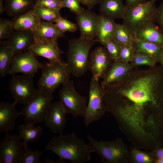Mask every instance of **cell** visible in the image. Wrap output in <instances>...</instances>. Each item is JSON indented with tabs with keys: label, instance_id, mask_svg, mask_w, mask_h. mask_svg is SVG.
<instances>
[{
	"label": "cell",
	"instance_id": "cell-1",
	"mask_svg": "<svg viewBox=\"0 0 163 163\" xmlns=\"http://www.w3.org/2000/svg\"><path fill=\"white\" fill-rule=\"evenodd\" d=\"M110 106L130 123L149 124L163 113V67H135L116 85L105 88Z\"/></svg>",
	"mask_w": 163,
	"mask_h": 163
},
{
	"label": "cell",
	"instance_id": "cell-2",
	"mask_svg": "<svg viewBox=\"0 0 163 163\" xmlns=\"http://www.w3.org/2000/svg\"><path fill=\"white\" fill-rule=\"evenodd\" d=\"M49 150L58 155L59 158L72 163L89 161L91 154L94 152L88 143L79 138L74 132L64 135L62 133L52 138L47 144L45 151Z\"/></svg>",
	"mask_w": 163,
	"mask_h": 163
},
{
	"label": "cell",
	"instance_id": "cell-3",
	"mask_svg": "<svg viewBox=\"0 0 163 163\" xmlns=\"http://www.w3.org/2000/svg\"><path fill=\"white\" fill-rule=\"evenodd\" d=\"M87 139L89 145L99 156L101 162L129 163L130 149L122 138L98 141L88 135Z\"/></svg>",
	"mask_w": 163,
	"mask_h": 163
},
{
	"label": "cell",
	"instance_id": "cell-4",
	"mask_svg": "<svg viewBox=\"0 0 163 163\" xmlns=\"http://www.w3.org/2000/svg\"><path fill=\"white\" fill-rule=\"evenodd\" d=\"M95 42L94 40L79 37L68 40L67 63L71 74L74 77L82 76L88 70L90 51Z\"/></svg>",
	"mask_w": 163,
	"mask_h": 163
},
{
	"label": "cell",
	"instance_id": "cell-5",
	"mask_svg": "<svg viewBox=\"0 0 163 163\" xmlns=\"http://www.w3.org/2000/svg\"><path fill=\"white\" fill-rule=\"evenodd\" d=\"M41 76L37 82L38 88L52 93L70 79L71 74L67 62L61 59L51 61L43 65Z\"/></svg>",
	"mask_w": 163,
	"mask_h": 163
},
{
	"label": "cell",
	"instance_id": "cell-6",
	"mask_svg": "<svg viewBox=\"0 0 163 163\" xmlns=\"http://www.w3.org/2000/svg\"><path fill=\"white\" fill-rule=\"evenodd\" d=\"M53 99V93L38 88L34 96L24 105L21 112L24 123L35 125L44 121Z\"/></svg>",
	"mask_w": 163,
	"mask_h": 163
},
{
	"label": "cell",
	"instance_id": "cell-7",
	"mask_svg": "<svg viewBox=\"0 0 163 163\" xmlns=\"http://www.w3.org/2000/svg\"><path fill=\"white\" fill-rule=\"evenodd\" d=\"M157 0H149L127 9L123 19V24L133 35L139 30L154 22Z\"/></svg>",
	"mask_w": 163,
	"mask_h": 163
},
{
	"label": "cell",
	"instance_id": "cell-8",
	"mask_svg": "<svg viewBox=\"0 0 163 163\" xmlns=\"http://www.w3.org/2000/svg\"><path fill=\"white\" fill-rule=\"evenodd\" d=\"M91 77L89 91V100L84 118V123L88 127L98 121L106 111L104 102L105 88Z\"/></svg>",
	"mask_w": 163,
	"mask_h": 163
},
{
	"label": "cell",
	"instance_id": "cell-9",
	"mask_svg": "<svg viewBox=\"0 0 163 163\" xmlns=\"http://www.w3.org/2000/svg\"><path fill=\"white\" fill-rule=\"evenodd\" d=\"M59 92V98L67 113L75 117H84L88 97L81 95L75 89L73 82L69 79L62 84Z\"/></svg>",
	"mask_w": 163,
	"mask_h": 163
},
{
	"label": "cell",
	"instance_id": "cell-10",
	"mask_svg": "<svg viewBox=\"0 0 163 163\" xmlns=\"http://www.w3.org/2000/svg\"><path fill=\"white\" fill-rule=\"evenodd\" d=\"M12 76L8 89L14 100V102L25 105L31 100L37 91L32 77L23 74Z\"/></svg>",
	"mask_w": 163,
	"mask_h": 163
},
{
	"label": "cell",
	"instance_id": "cell-11",
	"mask_svg": "<svg viewBox=\"0 0 163 163\" xmlns=\"http://www.w3.org/2000/svg\"><path fill=\"white\" fill-rule=\"evenodd\" d=\"M113 61L105 46H99L89 54L88 67L92 77L99 80L103 78L110 68Z\"/></svg>",
	"mask_w": 163,
	"mask_h": 163
},
{
	"label": "cell",
	"instance_id": "cell-12",
	"mask_svg": "<svg viewBox=\"0 0 163 163\" xmlns=\"http://www.w3.org/2000/svg\"><path fill=\"white\" fill-rule=\"evenodd\" d=\"M43 65L37 60L36 56L28 50L14 56L8 74L12 75L21 73L33 77L38 69L41 68Z\"/></svg>",
	"mask_w": 163,
	"mask_h": 163
},
{
	"label": "cell",
	"instance_id": "cell-13",
	"mask_svg": "<svg viewBox=\"0 0 163 163\" xmlns=\"http://www.w3.org/2000/svg\"><path fill=\"white\" fill-rule=\"evenodd\" d=\"M0 143V163H20L23 146L18 135L8 132Z\"/></svg>",
	"mask_w": 163,
	"mask_h": 163
},
{
	"label": "cell",
	"instance_id": "cell-14",
	"mask_svg": "<svg viewBox=\"0 0 163 163\" xmlns=\"http://www.w3.org/2000/svg\"><path fill=\"white\" fill-rule=\"evenodd\" d=\"M75 19L80 31L79 38L94 40L97 35L99 15L88 9L77 15Z\"/></svg>",
	"mask_w": 163,
	"mask_h": 163
},
{
	"label": "cell",
	"instance_id": "cell-15",
	"mask_svg": "<svg viewBox=\"0 0 163 163\" xmlns=\"http://www.w3.org/2000/svg\"><path fill=\"white\" fill-rule=\"evenodd\" d=\"M67 113L60 101L52 103L44 120L45 126L54 133H62L67 121Z\"/></svg>",
	"mask_w": 163,
	"mask_h": 163
},
{
	"label": "cell",
	"instance_id": "cell-16",
	"mask_svg": "<svg viewBox=\"0 0 163 163\" xmlns=\"http://www.w3.org/2000/svg\"><path fill=\"white\" fill-rule=\"evenodd\" d=\"M8 48L14 56L29 50L34 42L31 30L14 29L6 40Z\"/></svg>",
	"mask_w": 163,
	"mask_h": 163
},
{
	"label": "cell",
	"instance_id": "cell-17",
	"mask_svg": "<svg viewBox=\"0 0 163 163\" xmlns=\"http://www.w3.org/2000/svg\"><path fill=\"white\" fill-rule=\"evenodd\" d=\"M57 40H41L34 38L29 50L36 56H40L53 61L61 59L64 53L59 47Z\"/></svg>",
	"mask_w": 163,
	"mask_h": 163
},
{
	"label": "cell",
	"instance_id": "cell-18",
	"mask_svg": "<svg viewBox=\"0 0 163 163\" xmlns=\"http://www.w3.org/2000/svg\"><path fill=\"white\" fill-rule=\"evenodd\" d=\"M135 67L130 63L125 62L120 60L113 61L100 84L105 88L115 85L123 80Z\"/></svg>",
	"mask_w": 163,
	"mask_h": 163
},
{
	"label": "cell",
	"instance_id": "cell-19",
	"mask_svg": "<svg viewBox=\"0 0 163 163\" xmlns=\"http://www.w3.org/2000/svg\"><path fill=\"white\" fill-rule=\"evenodd\" d=\"M16 104L2 101L0 103V133L11 131L14 128L16 120L21 112L15 107Z\"/></svg>",
	"mask_w": 163,
	"mask_h": 163
},
{
	"label": "cell",
	"instance_id": "cell-20",
	"mask_svg": "<svg viewBox=\"0 0 163 163\" xmlns=\"http://www.w3.org/2000/svg\"><path fill=\"white\" fill-rule=\"evenodd\" d=\"M99 4L100 14L114 20L123 19L127 10L123 0H101Z\"/></svg>",
	"mask_w": 163,
	"mask_h": 163
},
{
	"label": "cell",
	"instance_id": "cell-21",
	"mask_svg": "<svg viewBox=\"0 0 163 163\" xmlns=\"http://www.w3.org/2000/svg\"><path fill=\"white\" fill-rule=\"evenodd\" d=\"M31 31L34 38L41 40H57L64 37L65 33L58 27L55 23L43 20H41L36 29Z\"/></svg>",
	"mask_w": 163,
	"mask_h": 163
},
{
	"label": "cell",
	"instance_id": "cell-22",
	"mask_svg": "<svg viewBox=\"0 0 163 163\" xmlns=\"http://www.w3.org/2000/svg\"><path fill=\"white\" fill-rule=\"evenodd\" d=\"M133 36L136 39L152 42L163 48V32L154 22L139 30Z\"/></svg>",
	"mask_w": 163,
	"mask_h": 163
},
{
	"label": "cell",
	"instance_id": "cell-23",
	"mask_svg": "<svg viewBox=\"0 0 163 163\" xmlns=\"http://www.w3.org/2000/svg\"><path fill=\"white\" fill-rule=\"evenodd\" d=\"M41 20L34 13L33 9L14 17L11 21L14 29L32 31L37 28Z\"/></svg>",
	"mask_w": 163,
	"mask_h": 163
},
{
	"label": "cell",
	"instance_id": "cell-24",
	"mask_svg": "<svg viewBox=\"0 0 163 163\" xmlns=\"http://www.w3.org/2000/svg\"><path fill=\"white\" fill-rule=\"evenodd\" d=\"M99 15V22L96 38L94 41L105 45L109 40L113 38L116 23L114 20Z\"/></svg>",
	"mask_w": 163,
	"mask_h": 163
},
{
	"label": "cell",
	"instance_id": "cell-25",
	"mask_svg": "<svg viewBox=\"0 0 163 163\" xmlns=\"http://www.w3.org/2000/svg\"><path fill=\"white\" fill-rule=\"evenodd\" d=\"M35 5L34 0H5V11L9 17H14L32 9Z\"/></svg>",
	"mask_w": 163,
	"mask_h": 163
},
{
	"label": "cell",
	"instance_id": "cell-26",
	"mask_svg": "<svg viewBox=\"0 0 163 163\" xmlns=\"http://www.w3.org/2000/svg\"><path fill=\"white\" fill-rule=\"evenodd\" d=\"M132 46L134 53H140L148 55L159 63L163 48L150 42L134 38Z\"/></svg>",
	"mask_w": 163,
	"mask_h": 163
},
{
	"label": "cell",
	"instance_id": "cell-27",
	"mask_svg": "<svg viewBox=\"0 0 163 163\" xmlns=\"http://www.w3.org/2000/svg\"><path fill=\"white\" fill-rule=\"evenodd\" d=\"M18 136L23 141V146L27 145L29 142H34L41 136L43 128L41 126H35L34 125L24 123L18 127Z\"/></svg>",
	"mask_w": 163,
	"mask_h": 163
},
{
	"label": "cell",
	"instance_id": "cell-28",
	"mask_svg": "<svg viewBox=\"0 0 163 163\" xmlns=\"http://www.w3.org/2000/svg\"><path fill=\"white\" fill-rule=\"evenodd\" d=\"M14 56L7 46L6 40L0 42V75L1 79L8 74Z\"/></svg>",
	"mask_w": 163,
	"mask_h": 163
},
{
	"label": "cell",
	"instance_id": "cell-29",
	"mask_svg": "<svg viewBox=\"0 0 163 163\" xmlns=\"http://www.w3.org/2000/svg\"><path fill=\"white\" fill-rule=\"evenodd\" d=\"M157 159L151 151L141 150L133 146L130 148L129 163H156Z\"/></svg>",
	"mask_w": 163,
	"mask_h": 163
},
{
	"label": "cell",
	"instance_id": "cell-30",
	"mask_svg": "<svg viewBox=\"0 0 163 163\" xmlns=\"http://www.w3.org/2000/svg\"><path fill=\"white\" fill-rule=\"evenodd\" d=\"M113 38L120 45L132 46L134 37L132 32L125 26L116 23Z\"/></svg>",
	"mask_w": 163,
	"mask_h": 163
},
{
	"label": "cell",
	"instance_id": "cell-31",
	"mask_svg": "<svg viewBox=\"0 0 163 163\" xmlns=\"http://www.w3.org/2000/svg\"><path fill=\"white\" fill-rule=\"evenodd\" d=\"M33 10L41 20L49 22L55 23L61 17L59 9L46 8L35 5Z\"/></svg>",
	"mask_w": 163,
	"mask_h": 163
},
{
	"label": "cell",
	"instance_id": "cell-32",
	"mask_svg": "<svg viewBox=\"0 0 163 163\" xmlns=\"http://www.w3.org/2000/svg\"><path fill=\"white\" fill-rule=\"evenodd\" d=\"M45 152L44 150L40 152L37 150L32 151L27 145L24 146L21 153L20 163H39L40 156Z\"/></svg>",
	"mask_w": 163,
	"mask_h": 163
},
{
	"label": "cell",
	"instance_id": "cell-33",
	"mask_svg": "<svg viewBox=\"0 0 163 163\" xmlns=\"http://www.w3.org/2000/svg\"><path fill=\"white\" fill-rule=\"evenodd\" d=\"M135 67L145 66L152 67L156 66L157 62L150 56L140 53H134L133 59L130 62Z\"/></svg>",
	"mask_w": 163,
	"mask_h": 163
},
{
	"label": "cell",
	"instance_id": "cell-34",
	"mask_svg": "<svg viewBox=\"0 0 163 163\" xmlns=\"http://www.w3.org/2000/svg\"><path fill=\"white\" fill-rule=\"evenodd\" d=\"M120 46L113 38L108 41L104 46L113 61L120 60Z\"/></svg>",
	"mask_w": 163,
	"mask_h": 163
},
{
	"label": "cell",
	"instance_id": "cell-35",
	"mask_svg": "<svg viewBox=\"0 0 163 163\" xmlns=\"http://www.w3.org/2000/svg\"><path fill=\"white\" fill-rule=\"evenodd\" d=\"M14 29L11 20L5 18L0 19V41L7 39Z\"/></svg>",
	"mask_w": 163,
	"mask_h": 163
},
{
	"label": "cell",
	"instance_id": "cell-36",
	"mask_svg": "<svg viewBox=\"0 0 163 163\" xmlns=\"http://www.w3.org/2000/svg\"><path fill=\"white\" fill-rule=\"evenodd\" d=\"M55 23L61 30L65 33L75 32L77 30L78 27L77 24L61 17Z\"/></svg>",
	"mask_w": 163,
	"mask_h": 163
},
{
	"label": "cell",
	"instance_id": "cell-37",
	"mask_svg": "<svg viewBox=\"0 0 163 163\" xmlns=\"http://www.w3.org/2000/svg\"><path fill=\"white\" fill-rule=\"evenodd\" d=\"M79 0H62L61 8H66L75 14L78 15L84 11L81 6Z\"/></svg>",
	"mask_w": 163,
	"mask_h": 163
},
{
	"label": "cell",
	"instance_id": "cell-38",
	"mask_svg": "<svg viewBox=\"0 0 163 163\" xmlns=\"http://www.w3.org/2000/svg\"><path fill=\"white\" fill-rule=\"evenodd\" d=\"M134 52L132 46L121 45L120 60L126 63H130Z\"/></svg>",
	"mask_w": 163,
	"mask_h": 163
},
{
	"label": "cell",
	"instance_id": "cell-39",
	"mask_svg": "<svg viewBox=\"0 0 163 163\" xmlns=\"http://www.w3.org/2000/svg\"><path fill=\"white\" fill-rule=\"evenodd\" d=\"M35 5L44 8L60 10L62 0H35Z\"/></svg>",
	"mask_w": 163,
	"mask_h": 163
},
{
	"label": "cell",
	"instance_id": "cell-40",
	"mask_svg": "<svg viewBox=\"0 0 163 163\" xmlns=\"http://www.w3.org/2000/svg\"><path fill=\"white\" fill-rule=\"evenodd\" d=\"M154 21L163 32V2L157 7Z\"/></svg>",
	"mask_w": 163,
	"mask_h": 163
},
{
	"label": "cell",
	"instance_id": "cell-41",
	"mask_svg": "<svg viewBox=\"0 0 163 163\" xmlns=\"http://www.w3.org/2000/svg\"><path fill=\"white\" fill-rule=\"evenodd\" d=\"M126 6L127 9H129L142 4L147 0H126Z\"/></svg>",
	"mask_w": 163,
	"mask_h": 163
},
{
	"label": "cell",
	"instance_id": "cell-42",
	"mask_svg": "<svg viewBox=\"0 0 163 163\" xmlns=\"http://www.w3.org/2000/svg\"><path fill=\"white\" fill-rule=\"evenodd\" d=\"M81 3L91 9L96 5L99 4L101 0H79Z\"/></svg>",
	"mask_w": 163,
	"mask_h": 163
},
{
	"label": "cell",
	"instance_id": "cell-43",
	"mask_svg": "<svg viewBox=\"0 0 163 163\" xmlns=\"http://www.w3.org/2000/svg\"><path fill=\"white\" fill-rule=\"evenodd\" d=\"M152 154L157 159L163 158V148L159 147L151 151Z\"/></svg>",
	"mask_w": 163,
	"mask_h": 163
},
{
	"label": "cell",
	"instance_id": "cell-44",
	"mask_svg": "<svg viewBox=\"0 0 163 163\" xmlns=\"http://www.w3.org/2000/svg\"><path fill=\"white\" fill-rule=\"evenodd\" d=\"M65 161L60 158L56 161H54L52 159H47L45 161L46 163H65Z\"/></svg>",
	"mask_w": 163,
	"mask_h": 163
},
{
	"label": "cell",
	"instance_id": "cell-45",
	"mask_svg": "<svg viewBox=\"0 0 163 163\" xmlns=\"http://www.w3.org/2000/svg\"><path fill=\"white\" fill-rule=\"evenodd\" d=\"M5 11L3 5V0H0V14H2Z\"/></svg>",
	"mask_w": 163,
	"mask_h": 163
},
{
	"label": "cell",
	"instance_id": "cell-46",
	"mask_svg": "<svg viewBox=\"0 0 163 163\" xmlns=\"http://www.w3.org/2000/svg\"><path fill=\"white\" fill-rule=\"evenodd\" d=\"M159 63L163 67V50L160 57Z\"/></svg>",
	"mask_w": 163,
	"mask_h": 163
},
{
	"label": "cell",
	"instance_id": "cell-47",
	"mask_svg": "<svg viewBox=\"0 0 163 163\" xmlns=\"http://www.w3.org/2000/svg\"><path fill=\"white\" fill-rule=\"evenodd\" d=\"M156 163H163V158L157 159Z\"/></svg>",
	"mask_w": 163,
	"mask_h": 163
}]
</instances>
